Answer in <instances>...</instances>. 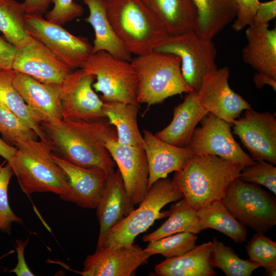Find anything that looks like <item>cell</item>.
<instances>
[{
    "label": "cell",
    "mask_w": 276,
    "mask_h": 276,
    "mask_svg": "<svg viewBox=\"0 0 276 276\" xmlns=\"http://www.w3.org/2000/svg\"><path fill=\"white\" fill-rule=\"evenodd\" d=\"M24 3L15 0H0V32L18 48L28 39Z\"/></svg>",
    "instance_id": "1f68e13d"
},
{
    "label": "cell",
    "mask_w": 276,
    "mask_h": 276,
    "mask_svg": "<svg viewBox=\"0 0 276 276\" xmlns=\"http://www.w3.org/2000/svg\"><path fill=\"white\" fill-rule=\"evenodd\" d=\"M151 256L139 245L101 246L86 256L81 271L83 276H130L145 264Z\"/></svg>",
    "instance_id": "9a60e30c"
},
{
    "label": "cell",
    "mask_w": 276,
    "mask_h": 276,
    "mask_svg": "<svg viewBox=\"0 0 276 276\" xmlns=\"http://www.w3.org/2000/svg\"><path fill=\"white\" fill-rule=\"evenodd\" d=\"M12 83L40 124L63 119L61 85L42 83L14 70Z\"/></svg>",
    "instance_id": "ac0fdd59"
},
{
    "label": "cell",
    "mask_w": 276,
    "mask_h": 276,
    "mask_svg": "<svg viewBox=\"0 0 276 276\" xmlns=\"http://www.w3.org/2000/svg\"><path fill=\"white\" fill-rule=\"evenodd\" d=\"M153 51L178 56L183 78L196 91L199 89L204 76L218 68L215 62L217 50L212 40L200 37L194 30L168 35Z\"/></svg>",
    "instance_id": "9c48e42d"
},
{
    "label": "cell",
    "mask_w": 276,
    "mask_h": 276,
    "mask_svg": "<svg viewBox=\"0 0 276 276\" xmlns=\"http://www.w3.org/2000/svg\"><path fill=\"white\" fill-rule=\"evenodd\" d=\"M16 49L12 70L40 82L61 85L73 71L31 35L23 45Z\"/></svg>",
    "instance_id": "2e32d148"
},
{
    "label": "cell",
    "mask_w": 276,
    "mask_h": 276,
    "mask_svg": "<svg viewBox=\"0 0 276 276\" xmlns=\"http://www.w3.org/2000/svg\"><path fill=\"white\" fill-rule=\"evenodd\" d=\"M95 79L82 68L68 75L61 85L63 119L94 122L106 118L104 102L93 89Z\"/></svg>",
    "instance_id": "7c38bea8"
},
{
    "label": "cell",
    "mask_w": 276,
    "mask_h": 276,
    "mask_svg": "<svg viewBox=\"0 0 276 276\" xmlns=\"http://www.w3.org/2000/svg\"><path fill=\"white\" fill-rule=\"evenodd\" d=\"M103 102L104 114L109 123L114 126L117 141L122 144L143 148V137L137 122L139 108L124 102Z\"/></svg>",
    "instance_id": "83f0119b"
},
{
    "label": "cell",
    "mask_w": 276,
    "mask_h": 276,
    "mask_svg": "<svg viewBox=\"0 0 276 276\" xmlns=\"http://www.w3.org/2000/svg\"><path fill=\"white\" fill-rule=\"evenodd\" d=\"M25 19L29 34L42 43L72 70L81 68L92 54L93 45L86 38L73 35L61 25L41 15L26 14Z\"/></svg>",
    "instance_id": "30bf717a"
},
{
    "label": "cell",
    "mask_w": 276,
    "mask_h": 276,
    "mask_svg": "<svg viewBox=\"0 0 276 276\" xmlns=\"http://www.w3.org/2000/svg\"><path fill=\"white\" fill-rule=\"evenodd\" d=\"M212 242L208 241L184 254L166 258L154 267L160 276H214L216 274L211 263Z\"/></svg>",
    "instance_id": "cb8c5ba5"
},
{
    "label": "cell",
    "mask_w": 276,
    "mask_h": 276,
    "mask_svg": "<svg viewBox=\"0 0 276 276\" xmlns=\"http://www.w3.org/2000/svg\"><path fill=\"white\" fill-rule=\"evenodd\" d=\"M143 132V149L149 168V188L169 173L180 170L192 153L187 147L175 146L161 141L149 130Z\"/></svg>",
    "instance_id": "44dd1931"
},
{
    "label": "cell",
    "mask_w": 276,
    "mask_h": 276,
    "mask_svg": "<svg viewBox=\"0 0 276 276\" xmlns=\"http://www.w3.org/2000/svg\"><path fill=\"white\" fill-rule=\"evenodd\" d=\"M105 146L118 167L126 193L135 207L145 197L148 190L149 168L143 148L108 141Z\"/></svg>",
    "instance_id": "e0dca14e"
},
{
    "label": "cell",
    "mask_w": 276,
    "mask_h": 276,
    "mask_svg": "<svg viewBox=\"0 0 276 276\" xmlns=\"http://www.w3.org/2000/svg\"><path fill=\"white\" fill-rule=\"evenodd\" d=\"M211 263L214 268L221 269L227 276H250L260 266L249 260L240 258L231 247L213 237Z\"/></svg>",
    "instance_id": "d6a6232c"
},
{
    "label": "cell",
    "mask_w": 276,
    "mask_h": 276,
    "mask_svg": "<svg viewBox=\"0 0 276 276\" xmlns=\"http://www.w3.org/2000/svg\"><path fill=\"white\" fill-rule=\"evenodd\" d=\"M268 24L249 26L246 30L247 43L242 51L244 62L257 72L276 80V28Z\"/></svg>",
    "instance_id": "603a6c76"
},
{
    "label": "cell",
    "mask_w": 276,
    "mask_h": 276,
    "mask_svg": "<svg viewBox=\"0 0 276 276\" xmlns=\"http://www.w3.org/2000/svg\"><path fill=\"white\" fill-rule=\"evenodd\" d=\"M203 229L212 228L237 243L247 241L246 226L238 221L221 200H216L196 210Z\"/></svg>",
    "instance_id": "f546056e"
},
{
    "label": "cell",
    "mask_w": 276,
    "mask_h": 276,
    "mask_svg": "<svg viewBox=\"0 0 276 276\" xmlns=\"http://www.w3.org/2000/svg\"><path fill=\"white\" fill-rule=\"evenodd\" d=\"M16 48L0 36V71L12 69Z\"/></svg>",
    "instance_id": "7bdbcfd3"
},
{
    "label": "cell",
    "mask_w": 276,
    "mask_h": 276,
    "mask_svg": "<svg viewBox=\"0 0 276 276\" xmlns=\"http://www.w3.org/2000/svg\"><path fill=\"white\" fill-rule=\"evenodd\" d=\"M95 76L93 87L100 92L103 102L131 104L139 108L138 78L130 62L113 57L104 51L91 54L81 68Z\"/></svg>",
    "instance_id": "52a82bcc"
},
{
    "label": "cell",
    "mask_w": 276,
    "mask_h": 276,
    "mask_svg": "<svg viewBox=\"0 0 276 276\" xmlns=\"http://www.w3.org/2000/svg\"><path fill=\"white\" fill-rule=\"evenodd\" d=\"M243 164L212 155L192 154L172 179L188 202L196 210L221 200L238 178Z\"/></svg>",
    "instance_id": "7a4b0ae2"
},
{
    "label": "cell",
    "mask_w": 276,
    "mask_h": 276,
    "mask_svg": "<svg viewBox=\"0 0 276 276\" xmlns=\"http://www.w3.org/2000/svg\"><path fill=\"white\" fill-rule=\"evenodd\" d=\"M238 178L244 182L264 186L276 195V167L265 160H254L245 166Z\"/></svg>",
    "instance_id": "74e56055"
},
{
    "label": "cell",
    "mask_w": 276,
    "mask_h": 276,
    "mask_svg": "<svg viewBox=\"0 0 276 276\" xmlns=\"http://www.w3.org/2000/svg\"><path fill=\"white\" fill-rule=\"evenodd\" d=\"M130 63L138 78L137 101L148 107L167 98L193 89L181 72V60L176 55L153 51L132 58Z\"/></svg>",
    "instance_id": "5b68a950"
},
{
    "label": "cell",
    "mask_w": 276,
    "mask_h": 276,
    "mask_svg": "<svg viewBox=\"0 0 276 276\" xmlns=\"http://www.w3.org/2000/svg\"><path fill=\"white\" fill-rule=\"evenodd\" d=\"M237 13L233 21V29L239 31L249 26L252 20L260 2L259 0H236Z\"/></svg>",
    "instance_id": "ab89813d"
},
{
    "label": "cell",
    "mask_w": 276,
    "mask_h": 276,
    "mask_svg": "<svg viewBox=\"0 0 276 276\" xmlns=\"http://www.w3.org/2000/svg\"><path fill=\"white\" fill-rule=\"evenodd\" d=\"M51 0H25L26 14L41 15L47 10Z\"/></svg>",
    "instance_id": "ee69618b"
},
{
    "label": "cell",
    "mask_w": 276,
    "mask_h": 276,
    "mask_svg": "<svg viewBox=\"0 0 276 276\" xmlns=\"http://www.w3.org/2000/svg\"><path fill=\"white\" fill-rule=\"evenodd\" d=\"M254 82L257 88H262L264 85L270 86L273 89L276 90V80L263 73L257 72L253 78Z\"/></svg>",
    "instance_id": "f6af8a7d"
},
{
    "label": "cell",
    "mask_w": 276,
    "mask_h": 276,
    "mask_svg": "<svg viewBox=\"0 0 276 276\" xmlns=\"http://www.w3.org/2000/svg\"><path fill=\"white\" fill-rule=\"evenodd\" d=\"M16 148L5 142L0 137V156L8 162L13 156Z\"/></svg>",
    "instance_id": "bcb514c9"
},
{
    "label": "cell",
    "mask_w": 276,
    "mask_h": 276,
    "mask_svg": "<svg viewBox=\"0 0 276 276\" xmlns=\"http://www.w3.org/2000/svg\"><path fill=\"white\" fill-rule=\"evenodd\" d=\"M245 248L249 260L265 271L276 266V242L264 234L256 233Z\"/></svg>",
    "instance_id": "8d00e7d4"
},
{
    "label": "cell",
    "mask_w": 276,
    "mask_h": 276,
    "mask_svg": "<svg viewBox=\"0 0 276 276\" xmlns=\"http://www.w3.org/2000/svg\"><path fill=\"white\" fill-rule=\"evenodd\" d=\"M229 68L223 66L208 73L197 92V99L209 113L233 124L250 105L229 87Z\"/></svg>",
    "instance_id": "5bb4252c"
},
{
    "label": "cell",
    "mask_w": 276,
    "mask_h": 276,
    "mask_svg": "<svg viewBox=\"0 0 276 276\" xmlns=\"http://www.w3.org/2000/svg\"><path fill=\"white\" fill-rule=\"evenodd\" d=\"M232 124L233 133L247 149L253 160L276 164V118L269 112L251 108Z\"/></svg>",
    "instance_id": "4fadbf2b"
},
{
    "label": "cell",
    "mask_w": 276,
    "mask_h": 276,
    "mask_svg": "<svg viewBox=\"0 0 276 276\" xmlns=\"http://www.w3.org/2000/svg\"><path fill=\"white\" fill-rule=\"evenodd\" d=\"M168 212V219L156 230L145 235L142 238L144 242L155 241L181 232L197 234L203 230L196 210L185 198L172 204Z\"/></svg>",
    "instance_id": "f1b7e54d"
},
{
    "label": "cell",
    "mask_w": 276,
    "mask_h": 276,
    "mask_svg": "<svg viewBox=\"0 0 276 276\" xmlns=\"http://www.w3.org/2000/svg\"><path fill=\"white\" fill-rule=\"evenodd\" d=\"M52 157L66 174L70 186V191L60 198L82 208L96 209L108 175L74 165L53 153Z\"/></svg>",
    "instance_id": "d6986e66"
},
{
    "label": "cell",
    "mask_w": 276,
    "mask_h": 276,
    "mask_svg": "<svg viewBox=\"0 0 276 276\" xmlns=\"http://www.w3.org/2000/svg\"><path fill=\"white\" fill-rule=\"evenodd\" d=\"M109 22L126 49L136 56L153 51L168 35L142 0H105Z\"/></svg>",
    "instance_id": "277c9868"
},
{
    "label": "cell",
    "mask_w": 276,
    "mask_h": 276,
    "mask_svg": "<svg viewBox=\"0 0 276 276\" xmlns=\"http://www.w3.org/2000/svg\"><path fill=\"white\" fill-rule=\"evenodd\" d=\"M196 9L194 31L212 40L236 16V0H193Z\"/></svg>",
    "instance_id": "4316f807"
},
{
    "label": "cell",
    "mask_w": 276,
    "mask_h": 276,
    "mask_svg": "<svg viewBox=\"0 0 276 276\" xmlns=\"http://www.w3.org/2000/svg\"><path fill=\"white\" fill-rule=\"evenodd\" d=\"M169 35L194 30L196 9L193 0H142Z\"/></svg>",
    "instance_id": "484cf974"
},
{
    "label": "cell",
    "mask_w": 276,
    "mask_h": 276,
    "mask_svg": "<svg viewBox=\"0 0 276 276\" xmlns=\"http://www.w3.org/2000/svg\"><path fill=\"white\" fill-rule=\"evenodd\" d=\"M209 113L199 103L197 92L188 93L182 102L175 106L170 123L155 136L179 147H186L198 123Z\"/></svg>",
    "instance_id": "7402d4cb"
},
{
    "label": "cell",
    "mask_w": 276,
    "mask_h": 276,
    "mask_svg": "<svg viewBox=\"0 0 276 276\" xmlns=\"http://www.w3.org/2000/svg\"><path fill=\"white\" fill-rule=\"evenodd\" d=\"M0 133L3 140L12 146L20 140L38 137L28 124L1 104Z\"/></svg>",
    "instance_id": "e575fe53"
},
{
    "label": "cell",
    "mask_w": 276,
    "mask_h": 276,
    "mask_svg": "<svg viewBox=\"0 0 276 276\" xmlns=\"http://www.w3.org/2000/svg\"><path fill=\"white\" fill-rule=\"evenodd\" d=\"M221 201L238 221L257 233L264 234L276 224L275 199L257 184L237 178Z\"/></svg>",
    "instance_id": "ba28073f"
},
{
    "label": "cell",
    "mask_w": 276,
    "mask_h": 276,
    "mask_svg": "<svg viewBox=\"0 0 276 276\" xmlns=\"http://www.w3.org/2000/svg\"><path fill=\"white\" fill-rule=\"evenodd\" d=\"M40 125L52 151L64 160L107 175L115 171L116 163L105 144L117 140V134L106 118L94 122L63 119Z\"/></svg>",
    "instance_id": "6da1fadb"
},
{
    "label": "cell",
    "mask_w": 276,
    "mask_h": 276,
    "mask_svg": "<svg viewBox=\"0 0 276 276\" xmlns=\"http://www.w3.org/2000/svg\"><path fill=\"white\" fill-rule=\"evenodd\" d=\"M135 209L126 193L119 169L108 175L96 209L100 226L97 248L108 232Z\"/></svg>",
    "instance_id": "ffe728a7"
},
{
    "label": "cell",
    "mask_w": 276,
    "mask_h": 276,
    "mask_svg": "<svg viewBox=\"0 0 276 276\" xmlns=\"http://www.w3.org/2000/svg\"><path fill=\"white\" fill-rule=\"evenodd\" d=\"M196 128L187 147L192 154L212 155L247 166L253 160L234 139L229 123L209 113Z\"/></svg>",
    "instance_id": "8fae6325"
},
{
    "label": "cell",
    "mask_w": 276,
    "mask_h": 276,
    "mask_svg": "<svg viewBox=\"0 0 276 276\" xmlns=\"http://www.w3.org/2000/svg\"><path fill=\"white\" fill-rule=\"evenodd\" d=\"M276 16V0L260 2L249 26H258L268 24Z\"/></svg>",
    "instance_id": "60d3db41"
},
{
    "label": "cell",
    "mask_w": 276,
    "mask_h": 276,
    "mask_svg": "<svg viewBox=\"0 0 276 276\" xmlns=\"http://www.w3.org/2000/svg\"><path fill=\"white\" fill-rule=\"evenodd\" d=\"M89 11L85 20L95 32L92 54L104 51L114 57L130 62L131 54L126 49L114 32L108 19L105 0H82Z\"/></svg>",
    "instance_id": "d4e9b609"
},
{
    "label": "cell",
    "mask_w": 276,
    "mask_h": 276,
    "mask_svg": "<svg viewBox=\"0 0 276 276\" xmlns=\"http://www.w3.org/2000/svg\"><path fill=\"white\" fill-rule=\"evenodd\" d=\"M13 174L12 169L7 162L0 164V231L11 234L12 223L23 224V219L12 210L9 202L8 188Z\"/></svg>",
    "instance_id": "d590c367"
},
{
    "label": "cell",
    "mask_w": 276,
    "mask_h": 276,
    "mask_svg": "<svg viewBox=\"0 0 276 276\" xmlns=\"http://www.w3.org/2000/svg\"><path fill=\"white\" fill-rule=\"evenodd\" d=\"M51 2L54 6L46 13L45 19L61 25L81 16L84 12L82 5L74 0H51Z\"/></svg>",
    "instance_id": "f35d334b"
},
{
    "label": "cell",
    "mask_w": 276,
    "mask_h": 276,
    "mask_svg": "<svg viewBox=\"0 0 276 276\" xmlns=\"http://www.w3.org/2000/svg\"><path fill=\"white\" fill-rule=\"evenodd\" d=\"M196 234L181 232L149 242L144 250L151 256L156 254L170 258L181 256L194 248Z\"/></svg>",
    "instance_id": "836d02e7"
},
{
    "label": "cell",
    "mask_w": 276,
    "mask_h": 276,
    "mask_svg": "<svg viewBox=\"0 0 276 276\" xmlns=\"http://www.w3.org/2000/svg\"><path fill=\"white\" fill-rule=\"evenodd\" d=\"M29 237L25 241L18 239L16 240V249L17 256V263L15 267L9 271L13 272L17 276H34V274L28 267L26 262L24 251L27 246Z\"/></svg>",
    "instance_id": "b9f144b4"
},
{
    "label": "cell",
    "mask_w": 276,
    "mask_h": 276,
    "mask_svg": "<svg viewBox=\"0 0 276 276\" xmlns=\"http://www.w3.org/2000/svg\"><path fill=\"white\" fill-rule=\"evenodd\" d=\"M183 197L170 178L157 180L148 188L139 207L108 232L100 247L133 244L136 237L146 231L156 220L168 216V211L161 212L162 209Z\"/></svg>",
    "instance_id": "8992f818"
},
{
    "label": "cell",
    "mask_w": 276,
    "mask_h": 276,
    "mask_svg": "<svg viewBox=\"0 0 276 276\" xmlns=\"http://www.w3.org/2000/svg\"><path fill=\"white\" fill-rule=\"evenodd\" d=\"M13 70L0 71V104L24 121L38 137L48 142L40 124L35 119L22 97L13 83Z\"/></svg>",
    "instance_id": "4dcf8cb0"
},
{
    "label": "cell",
    "mask_w": 276,
    "mask_h": 276,
    "mask_svg": "<svg viewBox=\"0 0 276 276\" xmlns=\"http://www.w3.org/2000/svg\"><path fill=\"white\" fill-rule=\"evenodd\" d=\"M15 147V153L8 163L24 193L51 192L60 196L70 191L68 178L52 158L48 142L22 140Z\"/></svg>",
    "instance_id": "3957f363"
}]
</instances>
